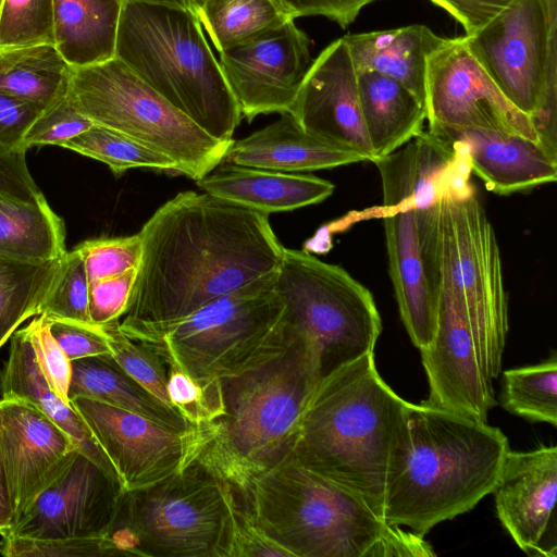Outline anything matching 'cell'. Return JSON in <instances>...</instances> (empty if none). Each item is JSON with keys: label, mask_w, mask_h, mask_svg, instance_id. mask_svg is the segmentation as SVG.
<instances>
[{"label": "cell", "mask_w": 557, "mask_h": 557, "mask_svg": "<svg viewBox=\"0 0 557 557\" xmlns=\"http://www.w3.org/2000/svg\"><path fill=\"white\" fill-rule=\"evenodd\" d=\"M289 113L311 135L372 161L358 74L344 37L312 60Z\"/></svg>", "instance_id": "d6986e66"}, {"label": "cell", "mask_w": 557, "mask_h": 557, "mask_svg": "<svg viewBox=\"0 0 557 557\" xmlns=\"http://www.w3.org/2000/svg\"><path fill=\"white\" fill-rule=\"evenodd\" d=\"M53 45L52 0H1L0 49Z\"/></svg>", "instance_id": "74e56055"}, {"label": "cell", "mask_w": 557, "mask_h": 557, "mask_svg": "<svg viewBox=\"0 0 557 557\" xmlns=\"http://www.w3.org/2000/svg\"><path fill=\"white\" fill-rule=\"evenodd\" d=\"M72 74L54 45L0 49V91L41 111L67 96Z\"/></svg>", "instance_id": "4dcf8cb0"}, {"label": "cell", "mask_w": 557, "mask_h": 557, "mask_svg": "<svg viewBox=\"0 0 557 557\" xmlns=\"http://www.w3.org/2000/svg\"><path fill=\"white\" fill-rule=\"evenodd\" d=\"M41 112L38 107L0 91V148L27 151L25 135Z\"/></svg>", "instance_id": "681fc988"}, {"label": "cell", "mask_w": 557, "mask_h": 557, "mask_svg": "<svg viewBox=\"0 0 557 557\" xmlns=\"http://www.w3.org/2000/svg\"><path fill=\"white\" fill-rule=\"evenodd\" d=\"M189 9L219 53L295 20L281 0H196Z\"/></svg>", "instance_id": "d6a6232c"}, {"label": "cell", "mask_w": 557, "mask_h": 557, "mask_svg": "<svg viewBox=\"0 0 557 557\" xmlns=\"http://www.w3.org/2000/svg\"><path fill=\"white\" fill-rule=\"evenodd\" d=\"M509 449L507 436L487 422L409 403L383 520L424 537L493 493Z\"/></svg>", "instance_id": "7a4b0ae2"}, {"label": "cell", "mask_w": 557, "mask_h": 557, "mask_svg": "<svg viewBox=\"0 0 557 557\" xmlns=\"http://www.w3.org/2000/svg\"><path fill=\"white\" fill-rule=\"evenodd\" d=\"M104 537L114 556L228 557L230 485L197 460L157 484L123 491Z\"/></svg>", "instance_id": "ba28073f"}, {"label": "cell", "mask_w": 557, "mask_h": 557, "mask_svg": "<svg viewBox=\"0 0 557 557\" xmlns=\"http://www.w3.org/2000/svg\"><path fill=\"white\" fill-rule=\"evenodd\" d=\"M89 280L79 251H66L60 272L39 308V314L89 323ZM95 325V324H94Z\"/></svg>", "instance_id": "f35d334b"}, {"label": "cell", "mask_w": 557, "mask_h": 557, "mask_svg": "<svg viewBox=\"0 0 557 557\" xmlns=\"http://www.w3.org/2000/svg\"><path fill=\"white\" fill-rule=\"evenodd\" d=\"M138 268L123 274L89 283L88 311L90 322L97 326L119 321L126 311Z\"/></svg>", "instance_id": "bcb514c9"}, {"label": "cell", "mask_w": 557, "mask_h": 557, "mask_svg": "<svg viewBox=\"0 0 557 557\" xmlns=\"http://www.w3.org/2000/svg\"><path fill=\"white\" fill-rule=\"evenodd\" d=\"M53 45L72 67L114 57L123 0H52Z\"/></svg>", "instance_id": "f1b7e54d"}, {"label": "cell", "mask_w": 557, "mask_h": 557, "mask_svg": "<svg viewBox=\"0 0 557 557\" xmlns=\"http://www.w3.org/2000/svg\"><path fill=\"white\" fill-rule=\"evenodd\" d=\"M0 2H1V0H0Z\"/></svg>", "instance_id": "11a10c76"}, {"label": "cell", "mask_w": 557, "mask_h": 557, "mask_svg": "<svg viewBox=\"0 0 557 557\" xmlns=\"http://www.w3.org/2000/svg\"><path fill=\"white\" fill-rule=\"evenodd\" d=\"M196 0H185L187 8H190Z\"/></svg>", "instance_id": "db71d44e"}, {"label": "cell", "mask_w": 557, "mask_h": 557, "mask_svg": "<svg viewBox=\"0 0 557 557\" xmlns=\"http://www.w3.org/2000/svg\"><path fill=\"white\" fill-rule=\"evenodd\" d=\"M230 508L228 557H290L284 547L263 532L243 497L231 485Z\"/></svg>", "instance_id": "ee69618b"}, {"label": "cell", "mask_w": 557, "mask_h": 557, "mask_svg": "<svg viewBox=\"0 0 557 557\" xmlns=\"http://www.w3.org/2000/svg\"><path fill=\"white\" fill-rule=\"evenodd\" d=\"M275 290L289 324L310 348L320 381L374 352L382 320L370 290L339 265L283 249Z\"/></svg>", "instance_id": "8fae6325"}, {"label": "cell", "mask_w": 557, "mask_h": 557, "mask_svg": "<svg viewBox=\"0 0 557 557\" xmlns=\"http://www.w3.org/2000/svg\"><path fill=\"white\" fill-rule=\"evenodd\" d=\"M0 194L29 203L47 201L29 173L26 151L0 148Z\"/></svg>", "instance_id": "c3c4849f"}, {"label": "cell", "mask_w": 557, "mask_h": 557, "mask_svg": "<svg viewBox=\"0 0 557 557\" xmlns=\"http://www.w3.org/2000/svg\"><path fill=\"white\" fill-rule=\"evenodd\" d=\"M123 491L157 484L198 460L205 446L201 425L178 430L143 414L85 397L70 399Z\"/></svg>", "instance_id": "4fadbf2b"}, {"label": "cell", "mask_w": 557, "mask_h": 557, "mask_svg": "<svg viewBox=\"0 0 557 557\" xmlns=\"http://www.w3.org/2000/svg\"><path fill=\"white\" fill-rule=\"evenodd\" d=\"M435 205L429 208L374 207L352 212L341 224L383 219L388 271L405 329L419 349L428 348L438 322L440 287L432 255Z\"/></svg>", "instance_id": "9a60e30c"}, {"label": "cell", "mask_w": 557, "mask_h": 557, "mask_svg": "<svg viewBox=\"0 0 557 557\" xmlns=\"http://www.w3.org/2000/svg\"><path fill=\"white\" fill-rule=\"evenodd\" d=\"M101 329L112 358L122 370L161 403L174 409L166 392L168 367L161 357L144 344L124 335L119 327V321L101 325Z\"/></svg>", "instance_id": "8d00e7d4"}, {"label": "cell", "mask_w": 557, "mask_h": 557, "mask_svg": "<svg viewBox=\"0 0 557 557\" xmlns=\"http://www.w3.org/2000/svg\"><path fill=\"white\" fill-rule=\"evenodd\" d=\"M366 161L306 132L289 112L242 139L232 140L223 162L255 169L300 173Z\"/></svg>", "instance_id": "cb8c5ba5"}, {"label": "cell", "mask_w": 557, "mask_h": 557, "mask_svg": "<svg viewBox=\"0 0 557 557\" xmlns=\"http://www.w3.org/2000/svg\"><path fill=\"white\" fill-rule=\"evenodd\" d=\"M276 274L219 297L171 325L127 337L194 379L238 375L276 356L288 343L290 326L274 287Z\"/></svg>", "instance_id": "52a82bcc"}, {"label": "cell", "mask_w": 557, "mask_h": 557, "mask_svg": "<svg viewBox=\"0 0 557 557\" xmlns=\"http://www.w3.org/2000/svg\"><path fill=\"white\" fill-rule=\"evenodd\" d=\"M0 391L2 398H16L33 404L74 440L81 453L116 476L79 413L71 403L63 401L49 387L24 327L16 330L10 337L9 357L0 371Z\"/></svg>", "instance_id": "4316f807"}, {"label": "cell", "mask_w": 557, "mask_h": 557, "mask_svg": "<svg viewBox=\"0 0 557 557\" xmlns=\"http://www.w3.org/2000/svg\"><path fill=\"white\" fill-rule=\"evenodd\" d=\"M114 57L210 136L232 143L242 114L189 8L123 0Z\"/></svg>", "instance_id": "8992f818"}, {"label": "cell", "mask_w": 557, "mask_h": 557, "mask_svg": "<svg viewBox=\"0 0 557 557\" xmlns=\"http://www.w3.org/2000/svg\"><path fill=\"white\" fill-rule=\"evenodd\" d=\"M424 90L429 128L480 129L540 143L531 119L500 91L466 36L444 37L429 54Z\"/></svg>", "instance_id": "5bb4252c"}, {"label": "cell", "mask_w": 557, "mask_h": 557, "mask_svg": "<svg viewBox=\"0 0 557 557\" xmlns=\"http://www.w3.org/2000/svg\"><path fill=\"white\" fill-rule=\"evenodd\" d=\"M166 367L170 403L189 425L210 423L224 413L220 380H197L173 366Z\"/></svg>", "instance_id": "ab89813d"}, {"label": "cell", "mask_w": 557, "mask_h": 557, "mask_svg": "<svg viewBox=\"0 0 557 557\" xmlns=\"http://www.w3.org/2000/svg\"><path fill=\"white\" fill-rule=\"evenodd\" d=\"M123 492L119 479L81 453L2 535L104 537Z\"/></svg>", "instance_id": "e0dca14e"}, {"label": "cell", "mask_w": 557, "mask_h": 557, "mask_svg": "<svg viewBox=\"0 0 557 557\" xmlns=\"http://www.w3.org/2000/svg\"><path fill=\"white\" fill-rule=\"evenodd\" d=\"M0 450L13 525L66 469L78 447L33 404L1 398Z\"/></svg>", "instance_id": "ac0fdd59"}, {"label": "cell", "mask_w": 557, "mask_h": 557, "mask_svg": "<svg viewBox=\"0 0 557 557\" xmlns=\"http://www.w3.org/2000/svg\"><path fill=\"white\" fill-rule=\"evenodd\" d=\"M420 352L429 382L423 403L487 422L496 405L492 380L453 297L441 287L437 330L432 344Z\"/></svg>", "instance_id": "44dd1931"}, {"label": "cell", "mask_w": 557, "mask_h": 557, "mask_svg": "<svg viewBox=\"0 0 557 557\" xmlns=\"http://www.w3.org/2000/svg\"><path fill=\"white\" fill-rule=\"evenodd\" d=\"M24 331L49 387L63 401L70 403L72 361L50 333L46 318L36 315Z\"/></svg>", "instance_id": "7bdbcfd3"}, {"label": "cell", "mask_w": 557, "mask_h": 557, "mask_svg": "<svg viewBox=\"0 0 557 557\" xmlns=\"http://www.w3.org/2000/svg\"><path fill=\"white\" fill-rule=\"evenodd\" d=\"M372 162L381 177L383 209L404 200L412 208H429L445 198L475 194L467 146L429 129Z\"/></svg>", "instance_id": "7402d4cb"}, {"label": "cell", "mask_w": 557, "mask_h": 557, "mask_svg": "<svg viewBox=\"0 0 557 557\" xmlns=\"http://www.w3.org/2000/svg\"><path fill=\"white\" fill-rule=\"evenodd\" d=\"M357 74L362 120L374 160L392 153L423 131L425 107L389 76L373 71Z\"/></svg>", "instance_id": "83f0119b"}, {"label": "cell", "mask_w": 557, "mask_h": 557, "mask_svg": "<svg viewBox=\"0 0 557 557\" xmlns=\"http://www.w3.org/2000/svg\"><path fill=\"white\" fill-rule=\"evenodd\" d=\"M310 38L295 20L220 52L242 117L289 112L312 62Z\"/></svg>", "instance_id": "2e32d148"}, {"label": "cell", "mask_w": 557, "mask_h": 557, "mask_svg": "<svg viewBox=\"0 0 557 557\" xmlns=\"http://www.w3.org/2000/svg\"><path fill=\"white\" fill-rule=\"evenodd\" d=\"M465 36L505 97L531 119L540 144L557 157V0H515Z\"/></svg>", "instance_id": "7c38bea8"}, {"label": "cell", "mask_w": 557, "mask_h": 557, "mask_svg": "<svg viewBox=\"0 0 557 557\" xmlns=\"http://www.w3.org/2000/svg\"><path fill=\"white\" fill-rule=\"evenodd\" d=\"M65 249V225L47 201L29 203L0 194V255L51 260Z\"/></svg>", "instance_id": "1f68e13d"}, {"label": "cell", "mask_w": 557, "mask_h": 557, "mask_svg": "<svg viewBox=\"0 0 557 557\" xmlns=\"http://www.w3.org/2000/svg\"><path fill=\"white\" fill-rule=\"evenodd\" d=\"M69 96L92 123L166 156L178 174L195 181L221 164L231 145L201 129L115 57L73 67Z\"/></svg>", "instance_id": "30bf717a"}, {"label": "cell", "mask_w": 557, "mask_h": 557, "mask_svg": "<svg viewBox=\"0 0 557 557\" xmlns=\"http://www.w3.org/2000/svg\"><path fill=\"white\" fill-rule=\"evenodd\" d=\"M557 447L508 450L492 494L498 520L530 556H557Z\"/></svg>", "instance_id": "ffe728a7"}, {"label": "cell", "mask_w": 557, "mask_h": 557, "mask_svg": "<svg viewBox=\"0 0 557 557\" xmlns=\"http://www.w3.org/2000/svg\"><path fill=\"white\" fill-rule=\"evenodd\" d=\"M503 407L532 422L557 425V357L503 373Z\"/></svg>", "instance_id": "e575fe53"}, {"label": "cell", "mask_w": 557, "mask_h": 557, "mask_svg": "<svg viewBox=\"0 0 557 557\" xmlns=\"http://www.w3.org/2000/svg\"><path fill=\"white\" fill-rule=\"evenodd\" d=\"M289 326L288 343L280 354L220 379L224 413L201 425L206 444L198 460L239 494L293 456L302 411L320 382L310 348Z\"/></svg>", "instance_id": "277c9868"}, {"label": "cell", "mask_w": 557, "mask_h": 557, "mask_svg": "<svg viewBox=\"0 0 557 557\" xmlns=\"http://www.w3.org/2000/svg\"><path fill=\"white\" fill-rule=\"evenodd\" d=\"M63 147L107 164L116 176L136 168L177 173L176 165L166 156L95 123Z\"/></svg>", "instance_id": "d590c367"}, {"label": "cell", "mask_w": 557, "mask_h": 557, "mask_svg": "<svg viewBox=\"0 0 557 557\" xmlns=\"http://www.w3.org/2000/svg\"><path fill=\"white\" fill-rule=\"evenodd\" d=\"M143 255L121 332L171 325L203 305L277 273L284 246L269 214L183 191L139 231Z\"/></svg>", "instance_id": "6da1fadb"}, {"label": "cell", "mask_w": 557, "mask_h": 557, "mask_svg": "<svg viewBox=\"0 0 557 557\" xmlns=\"http://www.w3.org/2000/svg\"><path fill=\"white\" fill-rule=\"evenodd\" d=\"M134 1L161 2V3H168V4H174V5L187 8L185 0H134Z\"/></svg>", "instance_id": "f5cc1de1"}, {"label": "cell", "mask_w": 557, "mask_h": 557, "mask_svg": "<svg viewBox=\"0 0 557 557\" xmlns=\"http://www.w3.org/2000/svg\"><path fill=\"white\" fill-rule=\"evenodd\" d=\"M428 129L442 137L462 141L468 148L472 172L495 194L527 191L557 178V157L540 143L480 129Z\"/></svg>", "instance_id": "603a6c76"}, {"label": "cell", "mask_w": 557, "mask_h": 557, "mask_svg": "<svg viewBox=\"0 0 557 557\" xmlns=\"http://www.w3.org/2000/svg\"><path fill=\"white\" fill-rule=\"evenodd\" d=\"M443 38L422 24L344 36L358 72L373 71L389 76L423 104L426 59Z\"/></svg>", "instance_id": "484cf974"}, {"label": "cell", "mask_w": 557, "mask_h": 557, "mask_svg": "<svg viewBox=\"0 0 557 557\" xmlns=\"http://www.w3.org/2000/svg\"><path fill=\"white\" fill-rule=\"evenodd\" d=\"M408 404L379 374L374 352L367 354L318 383L302 411L293 458L383 519Z\"/></svg>", "instance_id": "3957f363"}, {"label": "cell", "mask_w": 557, "mask_h": 557, "mask_svg": "<svg viewBox=\"0 0 557 557\" xmlns=\"http://www.w3.org/2000/svg\"><path fill=\"white\" fill-rule=\"evenodd\" d=\"M74 397L106 403L174 429L194 428L177 411L127 375L112 356H91L72 361L69 399Z\"/></svg>", "instance_id": "f546056e"}, {"label": "cell", "mask_w": 557, "mask_h": 557, "mask_svg": "<svg viewBox=\"0 0 557 557\" xmlns=\"http://www.w3.org/2000/svg\"><path fill=\"white\" fill-rule=\"evenodd\" d=\"M46 321L50 333L71 361L91 356H112L101 326L57 318H46Z\"/></svg>", "instance_id": "7dc6e473"}, {"label": "cell", "mask_w": 557, "mask_h": 557, "mask_svg": "<svg viewBox=\"0 0 557 557\" xmlns=\"http://www.w3.org/2000/svg\"><path fill=\"white\" fill-rule=\"evenodd\" d=\"M448 12L461 26L466 35L484 27L515 0H430Z\"/></svg>", "instance_id": "f907efd6"}, {"label": "cell", "mask_w": 557, "mask_h": 557, "mask_svg": "<svg viewBox=\"0 0 557 557\" xmlns=\"http://www.w3.org/2000/svg\"><path fill=\"white\" fill-rule=\"evenodd\" d=\"M12 527V510L0 450V535Z\"/></svg>", "instance_id": "816d5d0a"}, {"label": "cell", "mask_w": 557, "mask_h": 557, "mask_svg": "<svg viewBox=\"0 0 557 557\" xmlns=\"http://www.w3.org/2000/svg\"><path fill=\"white\" fill-rule=\"evenodd\" d=\"M75 248L83 257L89 283L138 268L143 255L139 233L122 237L88 239Z\"/></svg>", "instance_id": "60d3db41"}, {"label": "cell", "mask_w": 557, "mask_h": 557, "mask_svg": "<svg viewBox=\"0 0 557 557\" xmlns=\"http://www.w3.org/2000/svg\"><path fill=\"white\" fill-rule=\"evenodd\" d=\"M239 495L263 532L290 557L435 555L423 536L386 523L362 500L293 456L257 476Z\"/></svg>", "instance_id": "5b68a950"}, {"label": "cell", "mask_w": 557, "mask_h": 557, "mask_svg": "<svg viewBox=\"0 0 557 557\" xmlns=\"http://www.w3.org/2000/svg\"><path fill=\"white\" fill-rule=\"evenodd\" d=\"M94 123L74 106L69 94L59 102L42 111L28 128L24 146H60L88 129Z\"/></svg>", "instance_id": "f6af8a7d"}, {"label": "cell", "mask_w": 557, "mask_h": 557, "mask_svg": "<svg viewBox=\"0 0 557 557\" xmlns=\"http://www.w3.org/2000/svg\"><path fill=\"white\" fill-rule=\"evenodd\" d=\"M63 256L37 261L0 255V348L24 321L39 314Z\"/></svg>", "instance_id": "836d02e7"}, {"label": "cell", "mask_w": 557, "mask_h": 557, "mask_svg": "<svg viewBox=\"0 0 557 557\" xmlns=\"http://www.w3.org/2000/svg\"><path fill=\"white\" fill-rule=\"evenodd\" d=\"M432 255L438 287L453 297L493 380L502 369L508 296L496 234L476 193L435 205Z\"/></svg>", "instance_id": "9c48e42d"}, {"label": "cell", "mask_w": 557, "mask_h": 557, "mask_svg": "<svg viewBox=\"0 0 557 557\" xmlns=\"http://www.w3.org/2000/svg\"><path fill=\"white\" fill-rule=\"evenodd\" d=\"M223 163L196 181L197 186L212 196L267 214L319 203L335 188L330 181L314 175Z\"/></svg>", "instance_id": "d4e9b609"}, {"label": "cell", "mask_w": 557, "mask_h": 557, "mask_svg": "<svg viewBox=\"0 0 557 557\" xmlns=\"http://www.w3.org/2000/svg\"><path fill=\"white\" fill-rule=\"evenodd\" d=\"M0 554L8 557H112L106 537L29 539L1 535Z\"/></svg>", "instance_id": "b9f144b4"}]
</instances>
